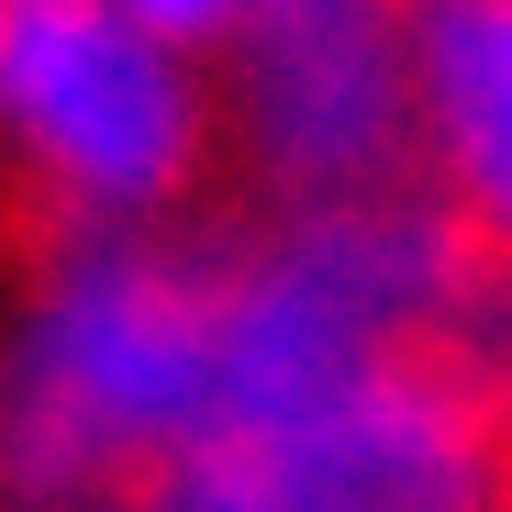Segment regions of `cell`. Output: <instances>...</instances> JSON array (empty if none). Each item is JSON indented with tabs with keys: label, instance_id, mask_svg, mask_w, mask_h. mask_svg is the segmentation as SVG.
Here are the masks:
<instances>
[{
	"label": "cell",
	"instance_id": "cell-7",
	"mask_svg": "<svg viewBox=\"0 0 512 512\" xmlns=\"http://www.w3.org/2000/svg\"><path fill=\"white\" fill-rule=\"evenodd\" d=\"M501 512H512V390H501Z\"/></svg>",
	"mask_w": 512,
	"mask_h": 512
},
{
	"label": "cell",
	"instance_id": "cell-1",
	"mask_svg": "<svg viewBox=\"0 0 512 512\" xmlns=\"http://www.w3.org/2000/svg\"><path fill=\"white\" fill-rule=\"evenodd\" d=\"M212 256L179 234H56L0 323V512H78L201 468Z\"/></svg>",
	"mask_w": 512,
	"mask_h": 512
},
{
	"label": "cell",
	"instance_id": "cell-6",
	"mask_svg": "<svg viewBox=\"0 0 512 512\" xmlns=\"http://www.w3.org/2000/svg\"><path fill=\"white\" fill-rule=\"evenodd\" d=\"M78 512H234V501H223V479H212V468H167V479H145V490L78 501Z\"/></svg>",
	"mask_w": 512,
	"mask_h": 512
},
{
	"label": "cell",
	"instance_id": "cell-4",
	"mask_svg": "<svg viewBox=\"0 0 512 512\" xmlns=\"http://www.w3.org/2000/svg\"><path fill=\"white\" fill-rule=\"evenodd\" d=\"M234 512H501V390L401 357L201 457Z\"/></svg>",
	"mask_w": 512,
	"mask_h": 512
},
{
	"label": "cell",
	"instance_id": "cell-3",
	"mask_svg": "<svg viewBox=\"0 0 512 512\" xmlns=\"http://www.w3.org/2000/svg\"><path fill=\"white\" fill-rule=\"evenodd\" d=\"M212 134L279 212H346L412 179V45L379 0H256L212 56Z\"/></svg>",
	"mask_w": 512,
	"mask_h": 512
},
{
	"label": "cell",
	"instance_id": "cell-2",
	"mask_svg": "<svg viewBox=\"0 0 512 512\" xmlns=\"http://www.w3.org/2000/svg\"><path fill=\"white\" fill-rule=\"evenodd\" d=\"M212 145V67L145 0H0V167L67 234H167Z\"/></svg>",
	"mask_w": 512,
	"mask_h": 512
},
{
	"label": "cell",
	"instance_id": "cell-5",
	"mask_svg": "<svg viewBox=\"0 0 512 512\" xmlns=\"http://www.w3.org/2000/svg\"><path fill=\"white\" fill-rule=\"evenodd\" d=\"M412 45V167H435V212L479 268L512 279V0L401 12Z\"/></svg>",
	"mask_w": 512,
	"mask_h": 512
}]
</instances>
